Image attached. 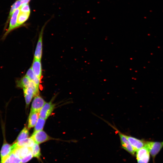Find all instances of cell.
Masks as SVG:
<instances>
[{"label":"cell","mask_w":163,"mask_h":163,"mask_svg":"<svg viewBox=\"0 0 163 163\" xmlns=\"http://www.w3.org/2000/svg\"><path fill=\"white\" fill-rule=\"evenodd\" d=\"M20 11L19 8L15 10L12 14L8 28L2 37V39L4 40L10 32L14 29L18 27L17 24V18Z\"/></svg>","instance_id":"3"},{"label":"cell","mask_w":163,"mask_h":163,"mask_svg":"<svg viewBox=\"0 0 163 163\" xmlns=\"http://www.w3.org/2000/svg\"><path fill=\"white\" fill-rule=\"evenodd\" d=\"M30 138L39 144L52 139L43 130L34 132Z\"/></svg>","instance_id":"2"},{"label":"cell","mask_w":163,"mask_h":163,"mask_svg":"<svg viewBox=\"0 0 163 163\" xmlns=\"http://www.w3.org/2000/svg\"><path fill=\"white\" fill-rule=\"evenodd\" d=\"M39 112H30L29 116L28 128L30 129L35 126L39 118Z\"/></svg>","instance_id":"14"},{"label":"cell","mask_w":163,"mask_h":163,"mask_svg":"<svg viewBox=\"0 0 163 163\" xmlns=\"http://www.w3.org/2000/svg\"><path fill=\"white\" fill-rule=\"evenodd\" d=\"M2 163H9L7 158L4 162H3Z\"/></svg>","instance_id":"27"},{"label":"cell","mask_w":163,"mask_h":163,"mask_svg":"<svg viewBox=\"0 0 163 163\" xmlns=\"http://www.w3.org/2000/svg\"><path fill=\"white\" fill-rule=\"evenodd\" d=\"M161 143H162V144L163 145V142H162Z\"/></svg>","instance_id":"28"},{"label":"cell","mask_w":163,"mask_h":163,"mask_svg":"<svg viewBox=\"0 0 163 163\" xmlns=\"http://www.w3.org/2000/svg\"><path fill=\"white\" fill-rule=\"evenodd\" d=\"M7 158L9 163H21V159L17 157L13 152Z\"/></svg>","instance_id":"22"},{"label":"cell","mask_w":163,"mask_h":163,"mask_svg":"<svg viewBox=\"0 0 163 163\" xmlns=\"http://www.w3.org/2000/svg\"><path fill=\"white\" fill-rule=\"evenodd\" d=\"M30 82V80L25 75L17 81V86L23 89L26 88L28 87Z\"/></svg>","instance_id":"17"},{"label":"cell","mask_w":163,"mask_h":163,"mask_svg":"<svg viewBox=\"0 0 163 163\" xmlns=\"http://www.w3.org/2000/svg\"><path fill=\"white\" fill-rule=\"evenodd\" d=\"M22 3V5L28 4L30 0H19Z\"/></svg>","instance_id":"26"},{"label":"cell","mask_w":163,"mask_h":163,"mask_svg":"<svg viewBox=\"0 0 163 163\" xmlns=\"http://www.w3.org/2000/svg\"><path fill=\"white\" fill-rule=\"evenodd\" d=\"M31 67L35 75L41 79L42 73L41 60L34 58Z\"/></svg>","instance_id":"11"},{"label":"cell","mask_w":163,"mask_h":163,"mask_svg":"<svg viewBox=\"0 0 163 163\" xmlns=\"http://www.w3.org/2000/svg\"><path fill=\"white\" fill-rule=\"evenodd\" d=\"M20 9V12L30 13V8L28 4L22 5Z\"/></svg>","instance_id":"25"},{"label":"cell","mask_w":163,"mask_h":163,"mask_svg":"<svg viewBox=\"0 0 163 163\" xmlns=\"http://www.w3.org/2000/svg\"><path fill=\"white\" fill-rule=\"evenodd\" d=\"M26 106L29 104L34 94L32 89L29 87L23 89Z\"/></svg>","instance_id":"15"},{"label":"cell","mask_w":163,"mask_h":163,"mask_svg":"<svg viewBox=\"0 0 163 163\" xmlns=\"http://www.w3.org/2000/svg\"><path fill=\"white\" fill-rule=\"evenodd\" d=\"M44 26L40 33L34 53V58L41 60L42 55L43 35Z\"/></svg>","instance_id":"8"},{"label":"cell","mask_w":163,"mask_h":163,"mask_svg":"<svg viewBox=\"0 0 163 163\" xmlns=\"http://www.w3.org/2000/svg\"><path fill=\"white\" fill-rule=\"evenodd\" d=\"M33 157L31 151L21 159V163H26L31 160Z\"/></svg>","instance_id":"24"},{"label":"cell","mask_w":163,"mask_h":163,"mask_svg":"<svg viewBox=\"0 0 163 163\" xmlns=\"http://www.w3.org/2000/svg\"><path fill=\"white\" fill-rule=\"evenodd\" d=\"M29 79L39 87L40 80L34 74L31 67L27 71L25 75Z\"/></svg>","instance_id":"16"},{"label":"cell","mask_w":163,"mask_h":163,"mask_svg":"<svg viewBox=\"0 0 163 163\" xmlns=\"http://www.w3.org/2000/svg\"><path fill=\"white\" fill-rule=\"evenodd\" d=\"M46 101L39 95L35 96L32 103L30 111L39 112Z\"/></svg>","instance_id":"9"},{"label":"cell","mask_w":163,"mask_h":163,"mask_svg":"<svg viewBox=\"0 0 163 163\" xmlns=\"http://www.w3.org/2000/svg\"><path fill=\"white\" fill-rule=\"evenodd\" d=\"M136 153L137 163H148L150 159V153L144 146L138 150Z\"/></svg>","instance_id":"4"},{"label":"cell","mask_w":163,"mask_h":163,"mask_svg":"<svg viewBox=\"0 0 163 163\" xmlns=\"http://www.w3.org/2000/svg\"><path fill=\"white\" fill-rule=\"evenodd\" d=\"M29 136V132L28 129L25 127L21 131L14 142L27 138Z\"/></svg>","instance_id":"20"},{"label":"cell","mask_w":163,"mask_h":163,"mask_svg":"<svg viewBox=\"0 0 163 163\" xmlns=\"http://www.w3.org/2000/svg\"><path fill=\"white\" fill-rule=\"evenodd\" d=\"M30 15V13L20 11L17 18V24L18 27L23 24L28 19Z\"/></svg>","instance_id":"18"},{"label":"cell","mask_w":163,"mask_h":163,"mask_svg":"<svg viewBox=\"0 0 163 163\" xmlns=\"http://www.w3.org/2000/svg\"><path fill=\"white\" fill-rule=\"evenodd\" d=\"M31 152L33 157L39 159L41 155L40 150L39 144L35 143L31 148Z\"/></svg>","instance_id":"19"},{"label":"cell","mask_w":163,"mask_h":163,"mask_svg":"<svg viewBox=\"0 0 163 163\" xmlns=\"http://www.w3.org/2000/svg\"><path fill=\"white\" fill-rule=\"evenodd\" d=\"M31 151V148L26 147H14L12 152L18 157L21 159Z\"/></svg>","instance_id":"12"},{"label":"cell","mask_w":163,"mask_h":163,"mask_svg":"<svg viewBox=\"0 0 163 163\" xmlns=\"http://www.w3.org/2000/svg\"><path fill=\"white\" fill-rule=\"evenodd\" d=\"M28 87H30L32 89L34 93V96L39 95V87L37 86L34 82L30 81Z\"/></svg>","instance_id":"23"},{"label":"cell","mask_w":163,"mask_h":163,"mask_svg":"<svg viewBox=\"0 0 163 163\" xmlns=\"http://www.w3.org/2000/svg\"><path fill=\"white\" fill-rule=\"evenodd\" d=\"M35 142L30 137L14 142L13 144L14 147H26L31 148L34 145Z\"/></svg>","instance_id":"13"},{"label":"cell","mask_w":163,"mask_h":163,"mask_svg":"<svg viewBox=\"0 0 163 163\" xmlns=\"http://www.w3.org/2000/svg\"><path fill=\"white\" fill-rule=\"evenodd\" d=\"M55 107L51 101L46 102L40 110L39 117L46 120L51 115Z\"/></svg>","instance_id":"5"},{"label":"cell","mask_w":163,"mask_h":163,"mask_svg":"<svg viewBox=\"0 0 163 163\" xmlns=\"http://www.w3.org/2000/svg\"><path fill=\"white\" fill-rule=\"evenodd\" d=\"M13 150V145L8 143L4 140L0 151V163H2L7 158Z\"/></svg>","instance_id":"7"},{"label":"cell","mask_w":163,"mask_h":163,"mask_svg":"<svg viewBox=\"0 0 163 163\" xmlns=\"http://www.w3.org/2000/svg\"><path fill=\"white\" fill-rule=\"evenodd\" d=\"M163 146L162 143L157 142L147 141L144 146L149 152L152 157L154 158L159 153Z\"/></svg>","instance_id":"1"},{"label":"cell","mask_w":163,"mask_h":163,"mask_svg":"<svg viewBox=\"0 0 163 163\" xmlns=\"http://www.w3.org/2000/svg\"><path fill=\"white\" fill-rule=\"evenodd\" d=\"M126 136L135 152L144 146L145 142L143 140L130 136Z\"/></svg>","instance_id":"10"},{"label":"cell","mask_w":163,"mask_h":163,"mask_svg":"<svg viewBox=\"0 0 163 163\" xmlns=\"http://www.w3.org/2000/svg\"><path fill=\"white\" fill-rule=\"evenodd\" d=\"M120 137L121 145L122 148L132 155H135V152L125 135L117 130Z\"/></svg>","instance_id":"6"},{"label":"cell","mask_w":163,"mask_h":163,"mask_svg":"<svg viewBox=\"0 0 163 163\" xmlns=\"http://www.w3.org/2000/svg\"><path fill=\"white\" fill-rule=\"evenodd\" d=\"M46 120L39 117L35 126L34 132L42 130L45 124Z\"/></svg>","instance_id":"21"}]
</instances>
